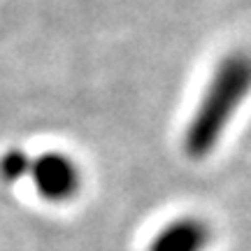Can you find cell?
<instances>
[{"label": "cell", "mask_w": 251, "mask_h": 251, "mask_svg": "<svg viewBox=\"0 0 251 251\" xmlns=\"http://www.w3.org/2000/svg\"><path fill=\"white\" fill-rule=\"evenodd\" d=\"M251 91V58L228 56L216 68L205 96L184 130V151L193 161H202L216 149L233 114Z\"/></svg>", "instance_id": "cell-1"}, {"label": "cell", "mask_w": 251, "mask_h": 251, "mask_svg": "<svg viewBox=\"0 0 251 251\" xmlns=\"http://www.w3.org/2000/svg\"><path fill=\"white\" fill-rule=\"evenodd\" d=\"M212 242V228L207 221L186 216L165 226L149 244V251H205Z\"/></svg>", "instance_id": "cell-3"}, {"label": "cell", "mask_w": 251, "mask_h": 251, "mask_svg": "<svg viewBox=\"0 0 251 251\" xmlns=\"http://www.w3.org/2000/svg\"><path fill=\"white\" fill-rule=\"evenodd\" d=\"M30 177L40 196L54 202L70 200L79 191V168L70 156L58 151H47L30 163Z\"/></svg>", "instance_id": "cell-2"}, {"label": "cell", "mask_w": 251, "mask_h": 251, "mask_svg": "<svg viewBox=\"0 0 251 251\" xmlns=\"http://www.w3.org/2000/svg\"><path fill=\"white\" fill-rule=\"evenodd\" d=\"M30 172V161L21 149H9L0 156V177L5 181H19Z\"/></svg>", "instance_id": "cell-4"}]
</instances>
